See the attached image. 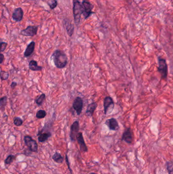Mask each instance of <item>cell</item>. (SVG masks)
Listing matches in <instances>:
<instances>
[{"label":"cell","instance_id":"obj_1","mask_svg":"<svg viewBox=\"0 0 173 174\" xmlns=\"http://www.w3.org/2000/svg\"><path fill=\"white\" fill-rule=\"evenodd\" d=\"M51 58L55 66L59 69L65 68L67 64V57L64 51L57 49L53 52Z\"/></svg>","mask_w":173,"mask_h":174},{"label":"cell","instance_id":"obj_2","mask_svg":"<svg viewBox=\"0 0 173 174\" xmlns=\"http://www.w3.org/2000/svg\"><path fill=\"white\" fill-rule=\"evenodd\" d=\"M83 13L82 5L78 0H73V14L76 24H78L80 21L81 15Z\"/></svg>","mask_w":173,"mask_h":174},{"label":"cell","instance_id":"obj_3","mask_svg":"<svg viewBox=\"0 0 173 174\" xmlns=\"http://www.w3.org/2000/svg\"><path fill=\"white\" fill-rule=\"evenodd\" d=\"M158 62H159L158 71L161 75V78L166 80L168 74V67L166 59L159 56L158 57Z\"/></svg>","mask_w":173,"mask_h":174},{"label":"cell","instance_id":"obj_4","mask_svg":"<svg viewBox=\"0 0 173 174\" xmlns=\"http://www.w3.org/2000/svg\"><path fill=\"white\" fill-rule=\"evenodd\" d=\"M24 140L26 145L30 151L34 152H37L38 151V145L36 140H33L29 135L24 136Z\"/></svg>","mask_w":173,"mask_h":174},{"label":"cell","instance_id":"obj_5","mask_svg":"<svg viewBox=\"0 0 173 174\" xmlns=\"http://www.w3.org/2000/svg\"><path fill=\"white\" fill-rule=\"evenodd\" d=\"M83 107V100L80 97H77L73 103V108L76 112L77 115L80 116Z\"/></svg>","mask_w":173,"mask_h":174},{"label":"cell","instance_id":"obj_6","mask_svg":"<svg viewBox=\"0 0 173 174\" xmlns=\"http://www.w3.org/2000/svg\"><path fill=\"white\" fill-rule=\"evenodd\" d=\"M79 122L78 121H75L71 126L70 136L71 140L72 142H75L76 140L77 134L79 133Z\"/></svg>","mask_w":173,"mask_h":174},{"label":"cell","instance_id":"obj_7","mask_svg":"<svg viewBox=\"0 0 173 174\" xmlns=\"http://www.w3.org/2000/svg\"><path fill=\"white\" fill-rule=\"evenodd\" d=\"M82 5L83 8V15H84L85 18L86 19L87 17H89L90 15L92 13V9L93 6L86 0H84L83 1Z\"/></svg>","mask_w":173,"mask_h":174},{"label":"cell","instance_id":"obj_8","mask_svg":"<svg viewBox=\"0 0 173 174\" xmlns=\"http://www.w3.org/2000/svg\"><path fill=\"white\" fill-rule=\"evenodd\" d=\"M38 27L29 26L21 32V34L26 36H34L37 34Z\"/></svg>","mask_w":173,"mask_h":174},{"label":"cell","instance_id":"obj_9","mask_svg":"<svg viewBox=\"0 0 173 174\" xmlns=\"http://www.w3.org/2000/svg\"><path fill=\"white\" fill-rule=\"evenodd\" d=\"M122 140L128 144H132L133 141V132L132 129L129 127L125 130L123 133Z\"/></svg>","mask_w":173,"mask_h":174},{"label":"cell","instance_id":"obj_10","mask_svg":"<svg viewBox=\"0 0 173 174\" xmlns=\"http://www.w3.org/2000/svg\"><path fill=\"white\" fill-rule=\"evenodd\" d=\"M105 124L108 126L109 129L111 130H117L119 128L118 121L115 118L107 119L105 122Z\"/></svg>","mask_w":173,"mask_h":174},{"label":"cell","instance_id":"obj_11","mask_svg":"<svg viewBox=\"0 0 173 174\" xmlns=\"http://www.w3.org/2000/svg\"><path fill=\"white\" fill-rule=\"evenodd\" d=\"M76 140H77L78 144L79 145L80 150L82 152H87L88 151V148L85 143L82 132H79L78 133L77 137H76Z\"/></svg>","mask_w":173,"mask_h":174},{"label":"cell","instance_id":"obj_12","mask_svg":"<svg viewBox=\"0 0 173 174\" xmlns=\"http://www.w3.org/2000/svg\"><path fill=\"white\" fill-rule=\"evenodd\" d=\"M114 101L112 97L110 96H107L104 99V110L105 115L108 113V110L111 106L114 107Z\"/></svg>","mask_w":173,"mask_h":174},{"label":"cell","instance_id":"obj_13","mask_svg":"<svg viewBox=\"0 0 173 174\" xmlns=\"http://www.w3.org/2000/svg\"><path fill=\"white\" fill-rule=\"evenodd\" d=\"M24 15L23 10L21 8H18L14 10L12 14V18L16 22H20L22 20Z\"/></svg>","mask_w":173,"mask_h":174},{"label":"cell","instance_id":"obj_14","mask_svg":"<svg viewBox=\"0 0 173 174\" xmlns=\"http://www.w3.org/2000/svg\"><path fill=\"white\" fill-rule=\"evenodd\" d=\"M38 140L40 142H44L47 140L51 136V133L49 131H45L43 129L40 131L38 134Z\"/></svg>","mask_w":173,"mask_h":174},{"label":"cell","instance_id":"obj_15","mask_svg":"<svg viewBox=\"0 0 173 174\" xmlns=\"http://www.w3.org/2000/svg\"><path fill=\"white\" fill-rule=\"evenodd\" d=\"M97 106H98V104L96 102H93L91 103L88 104L87 107L86 111H85L86 115L88 117H92L93 116Z\"/></svg>","mask_w":173,"mask_h":174},{"label":"cell","instance_id":"obj_16","mask_svg":"<svg viewBox=\"0 0 173 174\" xmlns=\"http://www.w3.org/2000/svg\"><path fill=\"white\" fill-rule=\"evenodd\" d=\"M64 24L69 36H72L74 32V26L67 19L64 20Z\"/></svg>","mask_w":173,"mask_h":174},{"label":"cell","instance_id":"obj_17","mask_svg":"<svg viewBox=\"0 0 173 174\" xmlns=\"http://www.w3.org/2000/svg\"><path fill=\"white\" fill-rule=\"evenodd\" d=\"M35 46V42L31 41V42L28 45L25 50L24 53V56L25 57H28L31 55L34 52Z\"/></svg>","mask_w":173,"mask_h":174},{"label":"cell","instance_id":"obj_18","mask_svg":"<svg viewBox=\"0 0 173 174\" xmlns=\"http://www.w3.org/2000/svg\"><path fill=\"white\" fill-rule=\"evenodd\" d=\"M29 69L32 71H41L42 67L41 66H38L37 62L35 60H31L29 64Z\"/></svg>","mask_w":173,"mask_h":174},{"label":"cell","instance_id":"obj_19","mask_svg":"<svg viewBox=\"0 0 173 174\" xmlns=\"http://www.w3.org/2000/svg\"><path fill=\"white\" fill-rule=\"evenodd\" d=\"M52 159L57 163H62L64 161V157L59 153H55L52 156Z\"/></svg>","mask_w":173,"mask_h":174},{"label":"cell","instance_id":"obj_20","mask_svg":"<svg viewBox=\"0 0 173 174\" xmlns=\"http://www.w3.org/2000/svg\"><path fill=\"white\" fill-rule=\"evenodd\" d=\"M7 103V97L3 96L0 98V109L3 111Z\"/></svg>","mask_w":173,"mask_h":174},{"label":"cell","instance_id":"obj_21","mask_svg":"<svg viewBox=\"0 0 173 174\" xmlns=\"http://www.w3.org/2000/svg\"><path fill=\"white\" fill-rule=\"evenodd\" d=\"M46 98V95L44 94H41L40 96L38 98L36 99V104L39 105V106H40L42 104H43V102L45 101Z\"/></svg>","mask_w":173,"mask_h":174},{"label":"cell","instance_id":"obj_22","mask_svg":"<svg viewBox=\"0 0 173 174\" xmlns=\"http://www.w3.org/2000/svg\"><path fill=\"white\" fill-rule=\"evenodd\" d=\"M47 115L46 111L44 110L40 109L38 111H37L36 114L37 118L40 119H43Z\"/></svg>","mask_w":173,"mask_h":174},{"label":"cell","instance_id":"obj_23","mask_svg":"<svg viewBox=\"0 0 173 174\" xmlns=\"http://www.w3.org/2000/svg\"><path fill=\"white\" fill-rule=\"evenodd\" d=\"M9 74L7 72H6V71H1V72H0V77H1V79L2 80H8V78H9Z\"/></svg>","mask_w":173,"mask_h":174},{"label":"cell","instance_id":"obj_24","mask_svg":"<svg viewBox=\"0 0 173 174\" xmlns=\"http://www.w3.org/2000/svg\"><path fill=\"white\" fill-rule=\"evenodd\" d=\"M13 122H14L15 125L20 126L22 125V124L23 123V121L22 119L19 117H15L14 119Z\"/></svg>","mask_w":173,"mask_h":174},{"label":"cell","instance_id":"obj_25","mask_svg":"<svg viewBox=\"0 0 173 174\" xmlns=\"http://www.w3.org/2000/svg\"><path fill=\"white\" fill-rule=\"evenodd\" d=\"M166 166L168 171V174H173V163L171 161H168L166 163Z\"/></svg>","mask_w":173,"mask_h":174},{"label":"cell","instance_id":"obj_26","mask_svg":"<svg viewBox=\"0 0 173 174\" xmlns=\"http://www.w3.org/2000/svg\"><path fill=\"white\" fill-rule=\"evenodd\" d=\"M48 5L51 9H54L58 5V2L56 0H50L48 2Z\"/></svg>","mask_w":173,"mask_h":174},{"label":"cell","instance_id":"obj_27","mask_svg":"<svg viewBox=\"0 0 173 174\" xmlns=\"http://www.w3.org/2000/svg\"><path fill=\"white\" fill-rule=\"evenodd\" d=\"M14 156L13 155H9L5 160V163L7 164L11 163L13 161V160H14Z\"/></svg>","mask_w":173,"mask_h":174},{"label":"cell","instance_id":"obj_28","mask_svg":"<svg viewBox=\"0 0 173 174\" xmlns=\"http://www.w3.org/2000/svg\"><path fill=\"white\" fill-rule=\"evenodd\" d=\"M7 46V44L6 42H2L0 44V51L3 52L5 51L6 48V47Z\"/></svg>","mask_w":173,"mask_h":174},{"label":"cell","instance_id":"obj_29","mask_svg":"<svg viewBox=\"0 0 173 174\" xmlns=\"http://www.w3.org/2000/svg\"><path fill=\"white\" fill-rule=\"evenodd\" d=\"M4 60V55L0 53V64L2 63Z\"/></svg>","mask_w":173,"mask_h":174},{"label":"cell","instance_id":"obj_30","mask_svg":"<svg viewBox=\"0 0 173 174\" xmlns=\"http://www.w3.org/2000/svg\"><path fill=\"white\" fill-rule=\"evenodd\" d=\"M66 162H67V165H68V167H69V169H70V172H71V173L72 174V172H71V169H70V164H69V161H68V159H67V155H66Z\"/></svg>","mask_w":173,"mask_h":174},{"label":"cell","instance_id":"obj_31","mask_svg":"<svg viewBox=\"0 0 173 174\" xmlns=\"http://www.w3.org/2000/svg\"><path fill=\"white\" fill-rule=\"evenodd\" d=\"M16 86H17V83L16 82H12L11 85V88H12V89H14Z\"/></svg>","mask_w":173,"mask_h":174},{"label":"cell","instance_id":"obj_32","mask_svg":"<svg viewBox=\"0 0 173 174\" xmlns=\"http://www.w3.org/2000/svg\"><path fill=\"white\" fill-rule=\"evenodd\" d=\"M89 174H97L96 173H90Z\"/></svg>","mask_w":173,"mask_h":174}]
</instances>
